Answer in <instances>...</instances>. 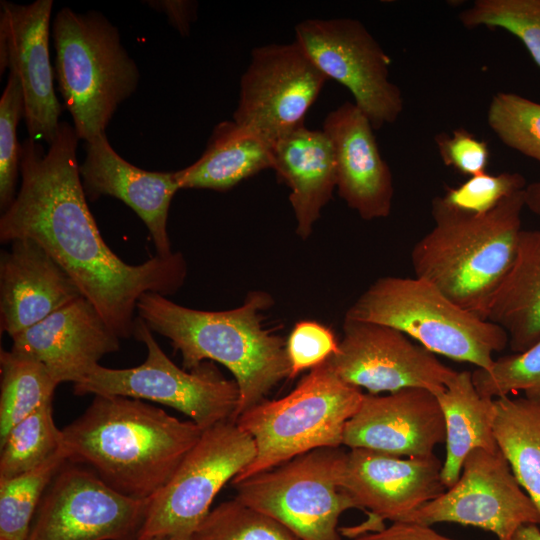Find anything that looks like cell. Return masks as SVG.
Wrapping results in <instances>:
<instances>
[{
    "label": "cell",
    "mask_w": 540,
    "mask_h": 540,
    "mask_svg": "<svg viewBox=\"0 0 540 540\" xmlns=\"http://www.w3.org/2000/svg\"><path fill=\"white\" fill-rule=\"evenodd\" d=\"M79 140L74 127L61 122L47 152L38 141H23L21 187L2 212L0 240L32 239L41 245L117 336L129 338L140 296L176 293L187 275L186 262L177 252L130 265L109 248L86 202L77 160Z\"/></svg>",
    "instance_id": "6da1fadb"
},
{
    "label": "cell",
    "mask_w": 540,
    "mask_h": 540,
    "mask_svg": "<svg viewBox=\"0 0 540 540\" xmlns=\"http://www.w3.org/2000/svg\"><path fill=\"white\" fill-rule=\"evenodd\" d=\"M203 430L139 399L94 395L62 429L61 449L67 461L84 464L118 492L151 500Z\"/></svg>",
    "instance_id": "7a4b0ae2"
},
{
    "label": "cell",
    "mask_w": 540,
    "mask_h": 540,
    "mask_svg": "<svg viewBox=\"0 0 540 540\" xmlns=\"http://www.w3.org/2000/svg\"><path fill=\"white\" fill-rule=\"evenodd\" d=\"M272 303L268 293L257 291L237 308L202 311L146 292L137 302V312L152 332L166 337L181 354L182 368L192 370L209 360L232 373L239 389L236 420L290 376L286 342L262 324L261 311Z\"/></svg>",
    "instance_id": "3957f363"
},
{
    "label": "cell",
    "mask_w": 540,
    "mask_h": 540,
    "mask_svg": "<svg viewBox=\"0 0 540 540\" xmlns=\"http://www.w3.org/2000/svg\"><path fill=\"white\" fill-rule=\"evenodd\" d=\"M524 207V189L484 214L462 212L434 198V226L411 251L415 276L486 319L490 301L513 263Z\"/></svg>",
    "instance_id": "277c9868"
},
{
    "label": "cell",
    "mask_w": 540,
    "mask_h": 540,
    "mask_svg": "<svg viewBox=\"0 0 540 540\" xmlns=\"http://www.w3.org/2000/svg\"><path fill=\"white\" fill-rule=\"evenodd\" d=\"M55 72L74 130L85 142L106 134L118 106L136 90L140 74L102 14L62 8L52 23Z\"/></svg>",
    "instance_id": "5b68a950"
},
{
    "label": "cell",
    "mask_w": 540,
    "mask_h": 540,
    "mask_svg": "<svg viewBox=\"0 0 540 540\" xmlns=\"http://www.w3.org/2000/svg\"><path fill=\"white\" fill-rule=\"evenodd\" d=\"M345 318L392 327L435 355L488 370L493 354L508 345L497 324L467 311L429 281L388 276L377 279L347 310Z\"/></svg>",
    "instance_id": "8992f818"
},
{
    "label": "cell",
    "mask_w": 540,
    "mask_h": 540,
    "mask_svg": "<svg viewBox=\"0 0 540 540\" xmlns=\"http://www.w3.org/2000/svg\"><path fill=\"white\" fill-rule=\"evenodd\" d=\"M364 393L340 379L327 361L310 370L286 396L265 399L235 421L254 440L256 456L232 484L299 455L341 447L347 422Z\"/></svg>",
    "instance_id": "52a82bcc"
},
{
    "label": "cell",
    "mask_w": 540,
    "mask_h": 540,
    "mask_svg": "<svg viewBox=\"0 0 540 540\" xmlns=\"http://www.w3.org/2000/svg\"><path fill=\"white\" fill-rule=\"evenodd\" d=\"M346 451L324 447L233 484L235 499L279 521L300 540H342L338 521L359 509L341 485Z\"/></svg>",
    "instance_id": "ba28073f"
},
{
    "label": "cell",
    "mask_w": 540,
    "mask_h": 540,
    "mask_svg": "<svg viewBox=\"0 0 540 540\" xmlns=\"http://www.w3.org/2000/svg\"><path fill=\"white\" fill-rule=\"evenodd\" d=\"M133 336L147 349L141 365L112 369L98 364L82 381L73 384L74 393L157 402L183 413L202 429L225 420L235 421L238 386L225 378L212 361H204L192 370L178 367L140 317H136Z\"/></svg>",
    "instance_id": "9c48e42d"
},
{
    "label": "cell",
    "mask_w": 540,
    "mask_h": 540,
    "mask_svg": "<svg viewBox=\"0 0 540 540\" xmlns=\"http://www.w3.org/2000/svg\"><path fill=\"white\" fill-rule=\"evenodd\" d=\"M255 456L253 438L236 421L204 429L169 482L150 500L137 540H190L218 492Z\"/></svg>",
    "instance_id": "30bf717a"
},
{
    "label": "cell",
    "mask_w": 540,
    "mask_h": 540,
    "mask_svg": "<svg viewBox=\"0 0 540 540\" xmlns=\"http://www.w3.org/2000/svg\"><path fill=\"white\" fill-rule=\"evenodd\" d=\"M295 41L328 78L345 86L374 130L393 124L404 100L389 79L391 58L356 19H306L295 26Z\"/></svg>",
    "instance_id": "8fae6325"
},
{
    "label": "cell",
    "mask_w": 540,
    "mask_h": 540,
    "mask_svg": "<svg viewBox=\"0 0 540 540\" xmlns=\"http://www.w3.org/2000/svg\"><path fill=\"white\" fill-rule=\"evenodd\" d=\"M399 521L425 526L456 523L489 531L498 540H510L521 526L539 525L540 514L500 449L478 448L466 457L453 486Z\"/></svg>",
    "instance_id": "7c38bea8"
},
{
    "label": "cell",
    "mask_w": 540,
    "mask_h": 540,
    "mask_svg": "<svg viewBox=\"0 0 540 540\" xmlns=\"http://www.w3.org/2000/svg\"><path fill=\"white\" fill-rule=\"evenodd\" d=\"M65 464L43 496L27 540H137L150 500L118 492L88 467Z\"/></svg>",
    "instance_id": "4fadbf2b"
},
{
    "label": "cell",
    "mask_w": 540,
    "mask_h": 540,
    "mask_svg": "<svg viewBox=\"0 0 540 540\" xmlns=\"http://www.w3.org/2000/svg\"><path fill=\"white\" fill-rule=\"evenodd\" d=\"M327 80L295 40L256 47L241 77L233 121L273 144L304 125Z\"/></svg>",
    "instance_id": "5bb4252c"
},
{
    "label": "cell",
    "mask_w": 540,
    "mask_h": 540,
    "mask_svg": "<svg viewBox=\"0 0 540 540\" xmlns=\"http://www.w3.org/2000/svg\"><path fill=\"white\" fill-rule=\"evenodd\" d=\"M327 363L344 382L370 394L405 388L437 394L458 372L392 327L348 318H344L338 351Z\"/></svg>",
    "instance_id": "9a60e30c"
},
{
    "label": "cell",
    "mask_w": 540,
    "mask_h": 540,
    "mask_svg": "<svg viewBox=\"0 0 540 540\" xmlns=\"http://www.w3.org/2000/svg\"><path fill=\"white\" fill-rule=\"evenodd\" d=\"M442 461L427 457H398L363 448L346 452L341 485L368 519L356 526L360 534L399 521L445 492Z\"/></svg>",
    "instance_id": "2e32d148"
},
{
    "label": "cell",
    "mask_w": 540,
    "mask_h": 540,
    "mask_svg": "<svg viewBox=\"0 0 540 540\" xmlns=\"http://www.w3.org/2000/svg\"><path fill=\"white\" fill-rule=\"evenodd\" d=\"M0 6V73L8 68L22 87L29 138L50 145L62 113L49 56L53 1L20 5L4 0Z\"/></svg>",
    "instance_id": "e0dca14e"
},
{
    "label": "cell",
    "mask_w": 540,
    "mask_h": 540,
    "mask_svg": "<svg viewBox=\"0 0 540 540\" xmlns=\"http://www.w3.org/2000/svg\"><path fill=\"white\" fill-rule=\"evenodd\" d=\"M443 442L445 424L436 395L424 388H405L387 395L364 394L346 424L342 446L427 457Z\"/></svg>",
    "instance_id": "ac0fdd59"
},
{
    "label": "cell",
    "mask_w": 540,
    "mask_h": 540,
    "mask_svg": "<svg viewBox=\"0 0 540 540\" xmlns=\"http://www.w3.org/2000/svg\"><path fill=\"white\" fill-rule=\"evenodd\" d=\"M11 338V351L42 363L58 384L82 381L120 348V338L83 296Z\"/></svg>",
    "instance_id": "d6986e66"
},
{
    "label": "cell",
    "mask_w": 540,
    "mask_h": 540,
    "mask_svg": "<svg viewBox=\"0 0 540 540\" xmlns=\"http://www.w3.org/2000/svg\"><path fill=\"white\" fill-rule=\"evenodd\" d=\"M322 131L333 148L339 196L364 220L389 216L392 172L369 119L354 103L345 102L327 114Z\"/></svg>",
    "instance_id": "ffe728a7"
},
{
    "label": "cell",
    "mask_w": 540,
    "mask_h": 540,
    "mask_svg": "<svg viewBox=\"0 0 540 540\" xmlns=\"http://www.w3.org/2000/svg\"><path fill=\"white\" fill-rule=\"evenodd\" d=\"M85 151L79 171L86 197L95 200L108 195L123 201L146 225L156 255L170 257L168 212L180 189L175 172L146 171L132 165L112 148L106 134L85 142Z\"/></svg>",
    "instance_id": "44dd1931"
},
{
    "label": "cell",
    "mask_w": 540,
    "mask_h": 540,
    "mask_svg": "<svg viewBox=\"0 0 540 540\" xmlns=\"http://www.w3.org/2000/svg\"><path fill=\"white\" fill-rule=\"evenodd\" d=\"M0 258V327L10 337L82 297L70 275L32 239H16Z\"/></svg>",
    "instance_id": "7402d4cb"
},
{
    "label": "cell",
    "mask_w": 540,
    "mask_h": 540,
    "mask_svg": "<svg viewBox=\"0 0 540 540\" xmlns=\"http://www.w3.org/2000/svg\"><path fill=\"white\" fill-rule=\"evenodd\" d=\"M273 170L289 188L296 233L307 239L336 188L332 145L322 130L304 125L273 143Z\"/></svg>",
    "instance_id": "603a6c76"
},
{
    "label": "cell",
    "mask_w": 540,
    "mask_h": 540,
    "mask_svg": "<svg viewBox=\"0 0 540 540\" xmlns=\"http://www.w3.org/2000/svg\"><path fill=\"white\" fill-rule=\"evenodd\" d=\"M486 319L506 332L513 353L540 339V228L521 231L513 263L490 301Z\"/></svg>",
    "instance_id": "cb8c5ba5"
},
{
    "label": "cell",
    "mask_w": 540,
    "mask_h": 540,
    "mask_svg": "<svg viewBox=\"0 0 540 540\" xmlns=\"http://www.w3.org/2000/svg\"><path fill=\"white\" fill-rule=\"evenodd\" d=\"M273 144L235 121L217 124L201 157L175 171L180 189L226 191L258 172L273 169Z\"/></svg>",
    "instance_id": "d4e9b609"
},
{
    "label": "cell",
    "mask_w": 540,
    "mask_h": 540,
    "mask_svg": "<svg viewBox=\"0 0 540 540\" xmlns=\"http://www.w3.org/2000/svg\"><path fill=\"white\" fill-rule=\"evenodd\" d=\"M435 395L445 424L446 453L441 478L448 489L459 479L471 451L499 449L494 437L495 399L477 391L469 371L457 372L444 390Z\"/></svg>",
    "instance_id": "484cf974"
},
{
    "label": "cell",
    "mask_w": 540,
    "mask_h": 540,
    "mask_svg": "<svg viewBox=\"0 0 540 540\" xmlns=\"http://www.w3.org/2000/svg\"><path fill=\"white\" fill-rule=\"evenodd\" d=\"M495 407L497 446L540 514V402L506 395Z\"/></svg>",
    "instance_id": "4316f807"
},
{
    "label": "cell",
    "mask_w": 540,
    "mask_h": 540,
    "mask_svg": "<svg viewBox=\"0 0 540 540\" xmlns=\"http://www.w3.org/2000/svg\"><path fill=\"white\" fill-rule=\"evenodd\" d=\"M0 442L20 421L52 403L59 385L37 360L13 351L0 353Z\"/></svg>",
    "instance_id": "83f0119b"
},
{
    "label": "cell",
    "mask_w": 540,
    "mask_h": 540,
    "mask_svg": "<svg viewBox=\"0 0 540 540\" xmlns=\"http://www.w3.org/2000/svg\"><path fill=\"white\" fill-rule=\"evenodd\" d=\"M66 462L60 448L40 466L12 478L0 479V537L27 540L44 491Z\"/></svg>",
    "instance_id": "f1b7e54d"
},
{
    "label": "cell",
    "mask_w": 540,
    "mask_h": 540,
    "mask_svg": "<svg viewBox=\"0 0 540 540\" xmlns=\"http://www.w3.org/2000/svg\"><path fill=\"white\" fill-rule=\"evenodd\" d=\"M62 444L52 403L35 411L16 424L0 442V479L28 472L47 461Z\"/></svg>",
    "instance_id": "f546056e"
},
{
    "label": "cell",
    "mask_w": 540,
    "mask_h": 540,
    "mask_svg": "<svg viewBox=\"0 0 540 540\" xmlns=\"http://www.w3.org/2000/svg\"><path fill=\"white\" fill-rule=\"evenodd\" d=\"M459 21L468 29L501 28L515 35L540 68V0H476Z\"/></svg>",
    "instance_id": "4dcf8cb0"
},
{
    "label": "cell",
    "mask_w": 540,
    "mask_h": 540,
    "mask_svg": "<svg viewBox=\"0 0 540 540\" xmlns=\"http://www.w3.org/2000/svg\"><path fill=\"white\" fill-rule=\"evenodd\" d=\"M192 540H300L274 518L237 499L211 509Z\"/></svg>",
    "instance_id": "1f68e13d"
},
{
    "label": "cell",
    "mask_w": 540,
    "mask_h": 540,
    "mask_svg": "<svg viewBox=\"0 0 540 540\" xmlns=\"http://www.w3.org/2000/svg\"><path fill=\"white\" fill-rule=\"evenodd\" d=\"M487 122L505 145L540 163V103L512 92L496 93Z\"/></svg>",
    "instance_id": "d6a6232c"
},
{
    "label": "cell",
    "mask_w": 540,
    "mask_h": 540,
    "mask_svg": "<svg viewBox=\"0 0 540 540\" xmlns=\"http://www.w3.org/2000/svg\"><path fill=\"white\" fill-rule=\"evenodd\" d=\"M472 380L487 398L522 392L524 397L540 402V339L523 352L495 359L488 370L476 368Z\"/></svg>",
    "instance_id": "836d02e7"
},
{
    "label": "cell",
    "mask_w": 540,
    "mask_h": 540,
    "mask_svg": "<svg viewBox=\"0 0 540 540\" xmlns=\"http://www.w3.org/2000/svg\"><path fill=\"white\" fill-rule=\"evenodd\" d=\"M25 114L22 87L9 73L0 98V208L4 212L14 201L19 172L21 145L17 142V126Z\"/></svg>",
    "instance_id": "e575fe53"
},
{
    "label": "cell",
    "mask_w": 540,
    "mask_h": 540,
    "mask_svg": "<svg viewBox=\"0 0 540 540\" xmlns=\"http://www.w3.org/2000/svg\"><path fill=\"white\" fill-rule=\"evenodd\" d=\"M526 186L524 176L518 172H502L496 175L483 172L469 177L459 186L448 187L439 198L453 209L484 214Z\"/></svg>",
    "instance_id": "d590c367"
},
{
    "label": "cell",
    "mask_w": 540,
    "mask_h": 540,
    "mask_svg": "<svg viewBox=\"0 0 540 540\" xmlns=\"http://www.w3.org/2000/svg\"><path fill=\"white\" fill-rule=\"evenodd\" d=\"M339 342L327 326L311 320L297 322L287 341L286 353L290 365L289 378L314 369L338 351Z\"/></svg>",
    "instance_id": "8d00e7d4"
},
{
    "label": "cell",
    "mask_w": 540,
    "mask_h": 540,
    "mask_svg": "<svg viewBox=\"0 0 540 540\" xmlns=\"http://www.w3.org/2000/svg\"><path fill=\"white\" fill-rule=\"evenodd\" d=\"M435 142L446 166L469 177L486 172L490 157L488 143L466 129L453 130L451 135L438 134Z\"/></svg>",
    "instance_id": "74e56055"
},
{
    "label": "cell",
    "mask_w": 540,
    "mask_h": 540,
    "mask_svg": "<svg viewBox=\"0 0 540 540\" xmlns=\"http://www.w3.org/2000/svg\"><path fill=\"white\" fill-rule=\"evenodd\" d=\"M352 540H456L438 533L432 526L411 522H392L388 527L362 534Z\"/></svg>",
    "instance_id": "f35d334b"
},
{
    "label": "cell",
    "mask_w": 540,
    "mask_h": 540,
    "mask_svg": "<svg viewBox=\"0 0 540 540\" xmlns=\"http://www.w3.org/2000/svg\"><path fill=\"white\" fill-rule=\"evenodd\" d=\"M149 6L158 9L168 16L170 23L183 36L188 35L191 22L196 17V4L191 1H148Z\"/></svg>",
    "instance_id": "ab89813d"
},
{
    "label": "cell",
    "mask_w": 540,
    "mask_h": 540,
    "mask_svg": "<svg viewBox=\"0 0 540 540\" xmlns=\"http://www.w3.org/2000/svg\"><path fill=\"white\" fill-rule=\"evenodd\" d=\"M525 207L533 214L540 217V181H535L524 189Z\"/></svg>",
    "instance_id": "60d3db41"
},
{
    "label": "cell",
    "mask_w": 540,
    "mask_h": 540,
    "mask_svg": "<svg viewBox=\"0 0 540 540\" xmlns=\"http://www.w3.org/2000/svg\"><path fill=\"white\" fill-rule=\"evenodd\" d=\"M510 540H540V528L537 524L521 526Z\"/></svg>",
    "instance_id": "b9f144b4"
},
{
    "label": "cell",
    "mask_w": 540,
    "mask_h": 540,
    "mask_svg": "<svg viewBox=\"0 0 540 540\" xmlns=\"http://www.w3.org/2000/svg\"><path fill=\"white\" fill-rule=\"evenodd\" d=\"M157 540H185V539H177V538H164V539H157ZM192 540V539H190Z\"/></svg>",
    "instance_id": "7bdbcfd3"
},
{
    "label": "cell",
    "mask_w": 540,
    "mask_h": 540,
    "mask_svg": "<svg viewBox=\"0 0 540 540\" xmlns=\"http://www.w3.org/2000/svg\"><path fill=\"white\" fill-rule=\"evenodd\" d=\"M0 540H9V539H6V538H2V537H0Z\"/></svg>",
    "instance_id": "ee69618b"
}]
</instances>
